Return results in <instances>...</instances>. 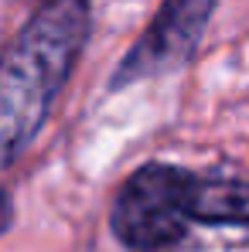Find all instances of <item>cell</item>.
Listing matches in <instances>:
<instances>
[{
  "label": "cell",
  "mask_w": 249,
  "mask_h": 252,
  "mask_svg": "<svg viewBox=\"0 0 249 252\" xmlns=\"http://www.w3.org/2000/svg\"><path fill=\"white\" fill-rule=\"evenodd\" d=\"M89 0H44L0 51V170L44 126L89 41Z\"/></svg>",
  "instance_id": "1"
},
{
  "label": "cell",
  "mask_w": 249,
  "mask_h": 252,
  "mask_svg": "<svg viewBox=\"0 0 249 252\" xmlns=\"http://www.w3.org/2000/svg\"><path fill=\"white\" fill-rule=\"evenodd\" d=\"M188 170L171 164H143L123 181L109 228L130 252H167L188 235Z\"/></svg>",
  "instance_id": "2"
},
{
  "label": "cell",
  "mask_w": 249,
  "mask_h": 252,
  "mask_svg": "<svg viewBox=\"0 0 249 252\" xmlns=\"http://www.w3.org/2000/svg\"><path fill=\"white\" fill-rule=\"evenodd\" d=\"M212 10H215V0H164L157 17L140 34V41L116 65L109 85L126 89L133 82H143V79L181 68L195 55V48H198L208 28Z\"/></svg>",
  "instance_id": "3"
},
{
  "label": "cell",
  "mask_w": 249,
  "mask_h": 252,
  "mask_svg": "<svg viewBox=\"0 0 249 252\" xmlns=\"http://www.w3.org/2000/svg\"><path fill=\"white\" fill-rule=\"evenodd\" d=\"M184 205L198 225H249V181L191 174Z\"/></svg>",
  "instance_id": "4"
},
{
  "label": "cell",
  "mask_w": 249,
  "mask_h": 252,
  "mask_svg": "<svg viewBox=\"0 0 249 252\" xmlns=\"http://www.w3.org/2000/svg\"><path fill=\"white\" fill-rule=\"evenodd\" d=\"M14 221V205H10V198L0 191V235L7 232V225Z\"/></svg>",
  "instance_id": "5"
}]
</instances>
